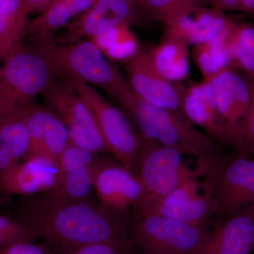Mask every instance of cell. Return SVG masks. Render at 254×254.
Returning <instances> with one entry per match:
<instances>
[{"instance_id":"cell-16","label":"cell","mask_w":254,"mask_h":254,"mask_svg":"<svg viewBox=\"0 0 254 254\" xmlns=\"http://www.w3.org/2000/svg\"><path fill=\"white\" fill-rule=\"evenodd\" d=\"M60 178L58 161L48 157H29L0 179V190L9 194L33 196L54 190Z\"/></svg>"},{"instance_id":"cell-4","label":"cell","mask_w":254,"mask_h":254,"mask_svg":"<svg viewBox=\"0 0 254 254\" xmlns=\"http://www.w3.org/2000/svg\"><path fill=\"white\" fill-rule=\"evenodd\" d=\"M129 235L141 254H209L213 232L154 215L129 213Z\"/></svg>"},{"instance_id":"cell-32","label":"cell","mask_w":254,"mask_h":254,"mask_svg":"<svg viewBox=\"0 0 254 254\" xmlns=\"http://www.w3.org/2000/svg\"><path fill=\"white\" fill-rule=\"evenodd\" d=\"M228 41L254 51V28L250 26H242L236 29L232 26Z\"/></svg>"},{"instance_id":"cell-8","label":"cell","mask_w":254,"mask_h":254,"mask_svg":"<svg viewBox=\"0 0 254 254\" xmlns=\"http://www.w3.org/2000/svg\"><path fill=\"white\" fill-rule=\"evenodd\" d=\"M200 177H195L180 188L165 195L145 193L130 213L154 215L198 227H208L216 215L213 189L205 179L204 190L200 193Z\"/></svg>"},{"instance_id":"cell-6","label":"cell","mask_w":254,"mask_h":254,"mask_svg":"<svg viewBox=\"0 0 254 254\" xmlns=\"http://www.w3.org/2000/svg\"><path fill=\"white\" fill-rule=\"evenodd\" d=\"M141 138L135 172L146 193L168 195L191 179L206 175L208 163L198 161L197 168L191 170L184 163L183 155L186 154L182 150L155 140Z\"/></svg>"},{"instance_id":"cell-5","label":"cell","mask_w":254,"mask_h":254,"mask_svg":"<svg viewBox=\"0 0 254 254\" xmlns=\"http://www.w3.org/2000/svg\"><path fill=\"white\" fill-rule=\"evenodd\" d=\"M58 77L46 58L31 48L16 46L0 68V115L31 104Z\"/></svg>"},{"instance_id":"cell-28","label":"cell","mask_w":254,"mask_h":254,"mask_svg":"<svg viewBox=\"0 0 254 254\" xmlns=\"http://www.w3.org/2000/svg\"><path fill=\"white\" fill-rule=\"evenodd\" d=\"M36 240L33 232L17 219L0 215V249Z\"/></svg>"},{"instance_id":"cell-10","label":"cell","mask_w":254,"mask_h":254,"mask_svg":"<svg viewBox=\"0 0 254 254\" xmlns=\"http://www.w3.org/2000/svg\"><path fill=\"white\" fill-rule=\"evenodd\" d=\"M205 177L213 189L216 216L221 221L254 205V158L244 153L219 158L210 164Z\"/></svg>"},{"instance_id":"cell-14","label":"cell","mask_w":254,"mask_h":254,"mask_svg":"<svg viewBox=\"0 0 254 254\" xmlns=\"http://www.w3.org/2000/svg\"><path fill=\"white\" fill-rule=\"evenodd\" d=\"M205 79H208L213 87L219 115L226 128L229 143L242 149L239 123L245 118L250 106V87L227 68Z\"/></svg>"},{"instance_id":"cell-38","label":"cell","mask_w":254,"mask_h":254,"mask_svg":"<svg viewBox=\"0 0 254 254\" xmlns=\"http://www.w3.org/2000/svg\"><path fill=\"white\" fill-rule=\"evenodd\" d=\"M126 1L131 3V4L136 5V6H138V0H126Z\"/></svg>"},{"instance_id":"cell-2","label":"cell","mask_w":254,"mask_h":254,"mask_svg":"<svg viewBox=\"0 0 254 254\" xmlns=\"http://www.w3.org/2000/svg\"><path fill=\"white\" fill-rule=\"evenodd\" d=\"M32 43L31 49L46 58L60 76L100 87L123 106L134 94L118 66L107 59L94 41L61 45L50 38Z\"/></svg>"},{"instance_id":"cell-26","label":"cell","mask_w":254,"mask_h":254,"mask_svg":"<svg viewBox=\"0 0 254 254\" xmlns=\"http://www.w3.org/2000/svg\"><path fill=\"white\" fill-rule=\"evenodd\" d=\"M208 0H138L141 6L151 17L164 25L203 6Z\"/></svg>"},{"instance_id":"cell-21","label":"cell","mask_w":254,"mask_h":254,"mask_svg":"<svg viewBox=\"0 0 254 254\" xmlns=\"http://www.w3.org/2000/svg\"><path fill=\"white\" fill-rule=\"evenodd\" d=\"M149 54L155 69L171 82L180 81L190 73L188 45L184 42L165 38Z\"/></svg>"},{"instance_id":"cell-33","label":"cell","mask_w":254,"mask_h":254,"mask_svg":"<svg viewBox=\"0 0 254 254\" xmlns=\"http://www.w3.org/2000/svg\"><path fill=\"white\" fill-rule=\"evenodd\" d=\"M71 254H134L105 244H95L81 247Z\"/></svg>"},{"instance_id":"cell-17","label":"cell","mask_w":254,"mask_h":254,"mask_svg":"<svg viewBox=\"0 0 254 254\" xmlns=\"http://www.w3.org/2000/svg\"><path fill=\"white\" fill-rule=\"evenodd\" d=\"M26 120L30 145L23 159L42 156L58 161L71 143L66 125L48 106L33 103L26 105Z\"/></svg>"},{"instance_id":"cell-22","label":"cell","mask_w":254,"mask_h":254,"mask_svg":"<svg viewBox=\"0 0 254 254\" xmlns=\"http://www.w3.org/2000/svg\"><path fill=\"white\" fill-rule=\"evenodd\" d=\"M30 133L26 106H18L0 116V148L19 163L27 154Z\"/></svg>"},{"instance_id":"cell-1","label":"cell","mask_w":254,"mask_h":254,"mask_svg":"<svg viewBox=\"0 0 254 254\" xmlns=\"http://www.w3.org/2000/svg\"><path fill=\"white\" fill-rule=\"evenodd\" d=\"M56 254L105 244L136 252L129 235V215L117 213L94 197L66 200L49 193L24 197L16 218Z\"/></svg>"},{"instance_id":"cell-25","label":"cell","mask_w":254,"mask_h":254,"mask_svg":"<svg viewBox=\"0 0 254 254\" xmlns=\"http://www.w3.org/2000/svg\"><path fill=\"white\" fill-rule=\"evenodd\" d=\"M129 25L123 24L96 37L97 45L105 55L114 59L125 61L138 51L136 37L130 31Z\"/></svg>"},{"instance_id":"cell-19","label":"cell","mask_w":254,"mask_h":254,"mask_svg":"<svg viewBox=\"0 0 254 254\" xmlns=\"http://www.w3.org/2000/svg\"><path fill=\"white\" fill-rule=\"evenodd\" d=\"M254 250V205L220 221L209 254H250Z\"/></svg>"},{"instance_id":"cell-29","label":"cell","mask_w":254,"mask_h":254,"mask_svg":"<svg viewBox=\"0 0 254 254\" xmlns=\"http://www.w3.org/2000/svg\"><path fill=\"white\" fill-rule=\"evenodd\" d=\"M240 134L242 148L254 153V96L252 93L250 106L241 125Z\"/></svg>"},{"instance_id":"cell-23","label":"cell","mask_w":254,"mask_h":254,"mask_svg":"<svg viewBox=\"0 0 254 254\" xmlns=\"http://www.w3.org/2000/svg\"><path fill=\"white\" fill-rule=\"evenodd\" d=\"M181 112L190 123L204 130L215 141L229 143L217 105L209 104L186 89L182 95Z\"/></svg>"},{"instance_id":"cell-15","label":"cell","mask_w":254,"mask_h":254,"mask_svg":"<svg viewBox=\"0 0 254 254\" xmlns=\"http://www.w3.org/2000/svg\"><path fill=\"white\" fill-rule=\"evenodd\" d=\"M73 143H70L58 160L60 178L50 194L66 200L91 198L93 178L100 157Z\"/></svg>"},{"instance_id":"cell-9","label":"cell","mask_w":254,"mask_h":254,"mask_svg":"<svg viewBox=\"0 0 254 254\" xmlns=\"http://www.w3.org/2000/svg\"><path fill=\"white\" fill-rule=\"evenodd\" d=\"M42 95L66 125L71 143L95 154L110 153L91 111L68 78L60 76Z\"/></svg>"},{"instance_id":"cell-11","label":"cell","mask_w":254,"mask_h":254,"mask_svg":"<svg viewBox=\"0 0 254 254\" xmlns=\"http://www.w3.org/2000/svg\"><path fill=\"white\" fill-rule=\"evenodd\" d=\"M93 190L100 204L125 215H129L146 193L136 172L103 158H100L95 169Z\"/></svg>"},{"instance_id":"cell-18","label":"cell","mask_w":254,"mask_h":254,"mask_svg":"<svg viewBox=\"0 0 254 254\" xmlns=\"http://www.w3.org/2000/svg\"><path fill=\"white\" fill-rule=\"evenodd\" d=\"M232 24L220 10L203 6L164 25L165 38L198 46L220 36Z\"/></svg>"},{"instance_id":"cell-35","label":"cell","mask_w":254,"mask_h":254,"mask_svg":"<svg viewBox=\"0 0 254 254\" xmlns=\"http://www.w3.org/2000/svg\"><path fill=\"white\" fill-rule=\"evenodd\" d=\"M54 0H23L28 14L37 11H44L50 6Z\"/></svg>"},{"instance_id":"cell-36","label":"cell","mask_w":254,"mask_h":254,"mask_svg":"<svg viewBox=\"0 0 254 254\" xmlns=\"http://www.w3.org/2000/svg\"><path fill=\"white\" fill-rule=\"evenodd\" d=\"M213 9L220 10L235 9L240 5V0H208Z\"/></svg>"},{"instance_id":"cell-37","label":"cell","mask_w":254,"mask_h":254,"mask_svg":"<svg viewBox=\"0 0 254 254\" xmlns=\"http://www.w3.org/2000/svg\"><path fill=\"white\" fill-rule=\"evenodd\" d=\"M240 5L246 9L254 10V0H240Z\"/></svg>"},{"instance_id":"cell-7","label":"cell","mask_w":254,"mask_h":254,"mask_svg":"<svg viewBox=\"0 0 254 254\" xmlns=\"http://www.w3.org/2000/svg\"><path fill=\"white\" fill-rule=\"evenodd\" d=\"M67 78L91 111L110 154L125 168L135 172L141 138L128 118L89 83Z\"/></svg>"},{"instance_id":"cell-27","label":"cell","mask_w":254,"mask_h":254,"mask_svg":"<svg viewBox=\"0 0 254 254\" xmlns=\"http://www.w3.org/2000/svg\"><path fill=\"white\" fill-rule=\"evenodd\" d=\"M28 14L23 0H0V33L21 36Z\"/></svg>"},{"instance_id":"cell-24","label":"cell","mask_w":254,"mask_h":254,"mask_svg":"<svg viewBox=\"0 0 254 254\" xmlns=\"http://www.w3.org/2000/svg\"><path fill=\"white\" fill-rule=\"evenodd\" d=\"M232 27V24L211 41L195 46L193 60L203 79L212 77L225 69L231 61L227 40Z\"/></svg>"},{"instance_id":"cell-12","label":"cell","mask_w":254,"mask_h":254,"mask_svg":"<svg viewBox=\"0 0 254 254\" xmlns=\"http://www.w3.org/2000/svg\"><path fill=\"white\" fill-rule=\"evenodd\" d=\"M126 62L127 81L137 96L154 106L182 114L184 91L155 69L148 50H138Z\"/></svg>"},{"instance_id":"cell-31","label":"cell","mask_w":254,"mask_h":254,"mask_svg":"<svg viewBox=\"0 0 254 254\" xmlns=\"http://www.w3.org/2000/svg\"><path fill=\"white\" fill-rule=\"evenodd\" d=\"M229 52L232 58L238 60L241 66L249 72L254 73V51L227 40Z\"/></svg>"},{"instance_id":"cell-3","label":"cell","mask_w":254,"mask_h":254,"mask_svg":"<svg viewBox=\"0 0 254 254\" xmlns=\"http://www.w3.org/2000/svg\"><path fill=\"white\" fill-rule=\"evenodd\" d=\"M123 108L136 123L140 136L179 148L198 161L212 163L221 158L216 141L196 129L182 114L154 106L135 93Z\"/></svg>"},{"instance_id":"cell-34","label":"cell","mask_w":254,"mask_h":254,"mask_svg":"<svg viewBox=\"0 0 254 254\" xmlns=\"http://www.w3.org/2000/svg\"><path fill=\"white\" fill-rule=\"evenodd\" d=\"M19 36L0 33V59L9 54L17 46Z\"/></svg>"},{"instance_id":"cell-20","label":"cell","mask_w":254,"mask_h":254,"mask_svg":"<svg viewBox=\"0 0 254 254\" xmlns=\"http://www.w3.org/2000/svg\"><path fill=\"white\" fill-rule=\"evenodd\" d=\"M96 0H54L27 24L24 33L32 42L53 38L68 25L73 16L83 14Z\"/></svg>"},{"instance_id":"cell-30","label":"cell","mask_w":254,"mask_h":254,"mask_svg":"<svg viewBox=\"0 0 254 254\" xmlns=\"http://www.w3.org/2000/svg\"><path fill=\"white\" fill-rule=\"evenodd\" d=\"M0 254H56L44 242H24L0 249Z\"/></svg>"},{"instance_id":"cell-13","label":"cell","mask_w":254,"mask_h":254,"mask_svg":"<svg viewBox=\"0 0 254 254\" xmlns=\"http://www.w3.org/2000/svg\"><path fill=\"white\" fill-rule=\"evenodd\" d=\"M136 8L126 0H96L81 17L53 39L59 44L68 45L96 38L120 25H129L136 17Z\"/></svg>"}]
</instances>
